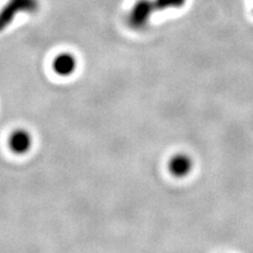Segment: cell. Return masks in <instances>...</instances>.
Masks as SVG:
<instances>
[{
	"mask_svg": "<svg viewBox=\"0 0 253 253\" xmlns=\"http://www.w3.org/2000/svg\"><path fill=\"white\" fill-rule=\"evenodd\" d=\"M155 11L154 0H137L128 16L129 26L135 30L144 29Z\"/></svg>",
	"mask_w": 253,
	"mask_h": 253,
	"instance_id": "obj_1",
	"label": "cell"
},
{
	"mask_svg": "<svg viewBox=\"0 0 253 253\" xmlns=\"http://www.w3.org/2000/svg\"><path fill=\"white\" fill-rule=\"evenodd\" d=\"M10 148L14 153L25 154L32 146V137L26 130H17L10 137Z\"/></svg>",
	"mask_w": 253,
	"mask_h": 253,
	"instance_id": "obj_4",
	"label": "cell"
},
{
	"mask_svg": "<svg viewBox=\"0 0 253 253\" xmlns=\"http://www.w3.org/2000/svg\"><path fill=\"white\" fill-rule=\"evenodd\" d=\"M192 160L187 154L174 155L169 163V170L176 177H184L192 170Z\"/></svg>",
	"mask_w": 253,
	"mask_h": 253,
	"instance_id": "obj_3",
	"label": "cell"
},
{
	"mask_svg": "<svg viewBox=\"0 0 253 253\" xmlns=\"http://www.w3.org/2000/svg\"><path fill=\"white\" fill-rule=\"evenodd\" d=\"M76 59L69 53H63L58 55L53 62V69L60 76H69L72 74L76 69Z\"/></svg>",
	"mask_w": 253,
	"mask_h": 253,
	"instance_id": "obj_5",
	"label": "cell"
},
{
	"mask_svg": "<svg viewBox=\"0 0 253 253\" xmlns=\"http://www.w3.org/2000/svg\"><path fill=\"white\" fill-rule=\"evenodd\" d=\"M187 0H154L156 10L165 11L169 9H179L186 3Z\"/></svg>",
	"mask_w": 253,
	"mask_h": 253,
	"instance_id": "obj_6",
	"label": "cell"
},
{
	"mask_svg": "<svg viewBox=\"0 0 253 253\" xmlns=\"http://www.w3.org/2000/svg\"><path fill=\"white\" fill-rule=\"evenodd\" d=\"M36 9V0H11V2L7 3L3 7V10L0 12V32L10 25L14 16L17 13L34 12Z\"/></svg>",
	"mask_w": 253,
	"mask_h": 253,
	"instance_id": "obj_2",
	"label": "cell"
}]
</instances>
